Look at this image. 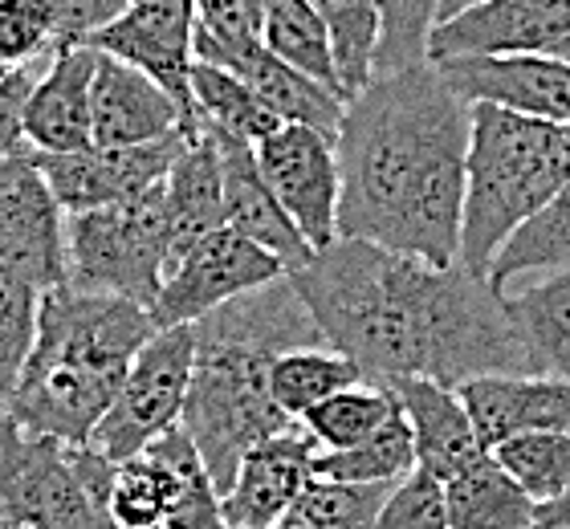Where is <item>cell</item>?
I'll return each mask as SVG.
<instances>
[{
  "label": "cell",
  "mask_w": 570,
  "mask_h": 529,
  "mask_svg": "<svg viewBox=\"0 0 570 529\" xmlns=\"http://www.w3.org/2000/svg\"><path fill=\"white\" fill-rule=\"evenodd\" d=\"M285 277L326 346L346 354L363 383L436 379L461 388L476 375H525L505 290L464 265H432L371 241L334 236Z\"/></svg>",
  "instance_id": "cell-1"
},
{
  "label": "cell",
  "mask_w": 570,
  "mask_h": 529,
  "mask_svg": "<svg viewBox=\"0 0 570 529\" xmlns=\"http://www.w3.org/2000/svg\"><path fill=\"white\" fill-rule=\"evenodd\" d=\"M469 151V102L432 61L375 74L334 135L338 236L456 265Z\"/></svg>",
  "instance_id": "cell-2"
},
{
  "label": "cell",
  "mask_w": 570,
  "mask_h": 529,
  "mask_svg": "<svg viewBox=\"0 0 570 529\" xmlns=\"http://www.w3.org/2000/svg\"><path fill=\"white\" fill-rule=\"evenodd\" d=\"M188 326L191 383L179 428L196 444L216 493H225L253 444L297 423L269 395L274 359L297 346H326V339L289 277L237 294Z\"/></svg>",
  "instance_id": "cell-3"
},
{
  "label": "cell",
  "mask_w": 570,
  "mask_h": 529,
  "mask_svg": "<svg viewBox=\"0 0 570 529\" xmlns=\"http://www.w3.org/2000/svg\"><path fill=\"white\" fill-rule=\"evenodd\" d=\"M155 317L139 302L49 285L37 302L33 351L12 383L4 412L17 428L66 448L90 444L127 366L155 334Z\"/></svg>",
  "instance_id": "cell-4"
},
{
  "label": "cell",
  "mask_w": 570,
  "mask_h": 529,
  "mask_svg": "<svg viewBox=\"0 0 570 529\" xmlns=\"http://www.w3.org/2000/svg\"><path fill=\"white\" fill-rule=\"evenodd\" d=\"M570 179V127L469 102L456 265L485 277L501 241Z\"/></svg>",
  "instance_id": "cell-5"
},
{
  "label": "cell",
  "mask_w": 570,
  "mask_h": 529,
  "mask_svg": "<svg viewBox=\"0 0 570 529\" xmlns=\"http://www.w3.org/2000/svg\"><path fill=\"white\" fill-rule=\"evenodd\" d=\"M167 273L164 184L131 200L66 216V285L151 310Z\"/></svg>",
  "instance_id": "cell-6"
},
{
  "label": "cell",
  "mask_w": 570,
  "mask_h": 529,
  "mask_svg": "<svg viewBox=\"0 0 570 529\" xmlns=\"http://www.w3.org/2000/svg\"><path fill=\"white\" fill-rule=\"evenodd\" d=\"M191 383V326H159L127 366L90 448L107 460H131L155 435L176 428Z\"/></svg>",
  "instance_id": "cell-7"
},
{
  "label": "cell",
  "mask_w": 570,
  "mask_h": 529,
  "mask_svg": "<svg viewBox=\"0 0 570 529\" xmlns=\"http://www.w3.org/2000/svg\"><path fill=\"white\" fill-rule=\"evenodd\" d=\"M285 277V265L269 248L253 245L233 228H216L188 245L164 273V285L151 302L155 326H188L208 310L225 306L237 294Z\"/></svg>",
  "instance_id": "cell-8"
},
{
  "label": "cell",
  "mask_w": 570,
  "mask_h": 529,
  "mask_svg": "<svg viewBox=\"0 0 570 529\" xmlns=\"http://www.w3.org/2000/svg\"><path fill=\"white\" fill-rule=\"evenodd\" d=\"M262 179L274 200L318 253L338 236V159L334 139L302 123H282L274 135L253 143Z\"/></svg>",
  "instance_id": "cell-9"
},
{
  "label": "cell",
  "mask_w": 570,
  "mask_h": 529,
  "mask_svg": "<svg viewBox=\"0 0 570 529\" xmlns=\"http://www.w3.org/2000/svg\"><path fill=\"white\" fill-rule=\"evenodd\" d=\"M188 139L191 135L176 130V135H164V139L135 143V147L86 143L78 151H37V167H41L58 208L70 216V212H90L102 208V204L131 200L139 192L164 184L167 167L176 164V155L188 147Z\"/></svg>",
  "instance_id": "cell-10"
},
{
  "label": "cell",
  "mask_w": 570,
  "mask_h": 529,
  "mask_svg": "<svg viewBox=\"0 0 570 529\" xmlns=\"http://www.w3.org/2000/svg\"><path fill=\"white\" fill-rule=\"evenodd\" d=\"M0 265L29 277L37 290L66 282V212L29 143L0 159Z\"/></svg>",
  "instance_id": "cell-11"
},
{
  "label": "cell",
  "mask_w": 570,
  "mask_h": 529,
  "mask_svg": "<svg viewBox=\"0 0 570 529\" xmlns=\"http://www.w3.org/2000/svg\"><path fill=\"white\" fill-rule=\"evenodd\" d=\"M191 33H196V4L191 0H127L122 12L98 33L86 37L90 49H102L110 58L127 61L135 70L164 86L176 98L184 130L196 135V110H191Z\"/></svg>",
  "instance_id": "cell-12"
},
{
  "label": "cell",
  "mask_w": 570,
  "mask_h": 529,
  "mask_svg": "<svg viewBox=\"0 0 570 529\" xmlns=\"http://www.w3.org/2000/svg\"><path fill=\"white\" fill-rule=\"evenodd\" d=\"M432 66L461 102L570 127V61L559 53H461Z\"/></svg>",
  "instance_id": "cell-13"
},
{
  "label": "cell",
  "mask_w": 570,
  "mask_h": 529,
  "mask_svg": "<svg viewBox=\"0 0 570 529\" xmlns=\"http://www.w3.org/2000/svg\"><path fill=\"white\" fill-rule=\"evenodd\" d=\"M570 37V0H473L432 25L428 61L461 53H550Z\"/></svg>",
  "instance_id": "cell-14"
},
{
  "label": "cell",
  "mask_w": 570,
  "mask_h": 529,
  "mask_svg": "<svg viewBox=\"0 0 570 529\" xmlns=\"http://www.w3.org/2000/svg\"><path fill=\"white\" fill-rule=\"evenodd\" d=\"M314 440L302 432V423L253 444L240 457L233 484L220 493V518L228 529H274V521L294 506L309 484V460Z\"/></svg>",
  "instance_id": "cell-15"
},
{
  "label": "cell",
  "mask_w": 570,
  "mask_h": 529,
  "mask_svg": "<svg viewBox=\"0 0 570 529\" xmlns=\"http://www.w3.org/2000/svg\"><path fill=\"white\" fill-rule=\"evenodd\" d=\"M184 130L176 98L127 61L95 49L90 78V143L102 147H135ZM188 135V130H184Z\"/></svg>",
  "instance_id": "cell-16"
},
{
  "label": "cell",
  "mask_w": 570,
  "mask_h": 529,
  "mask_svg": "<svg viewBox=\"0 0 570 529\" xmlns=\"http://www.w3.org/2000/svg\"><path fill=\"white\" fill-rule=\"evenodd\" d=\"M216 147V164H220V196H225V224L233 233L249 236L253 245L269 248L277 261L285 265V273L306 265L314 257V248L306 245V236L297 233L294 221L282 212V204L274 200L269 184L262 179L253 143L233 139L225 130L200 127Z\"/></svg>",
  "instance_id": "cell-17"
},
{
  "label": "cell",
  "mask_w": 570,
  "mask_h": 529,
  "mask_svg": "<svg viewBox=\"0 0 570 529\" xmlns=\"http://www.w3.org/2000/svg\"><path fill=\"white\" fill-rule=\"evenodd\" d=\"M456 391L481 448H493L518 432H570V379L476 375L464 379Z\"/></svg>",
  "instance_id": "cell-18"
},
{
  "label": "cell",
  "mask_w": 570,
  "mask_h": 529,
  "mask_svg": "<svg viewBox=\"0 0 570 529\" xmlns=\"http://www.w3.org/2000/svg\"><path fill=\"white\" fill-rule=\"evenodd\" d=\"M49 70L33 78L24 98V143L33 151L58 155L78 151L90 143V78H95V49L66 46L49 53Z\"/></svg>",
  "instance_id": "cell-19"
},
{
  "label": "cell",
  "mask_w": 570,
  "mask_h": 529,
  "mask_svg": "<svg viewBox=\"0 0 570 529\" xmlns=\"http://www.w3.org/2000/svg\"><path fill=\"white\" fill-rule=\"evenodd\" d=\"M387 391L395 395L407 428H412L416 469H424L428 477L449 481L452 472L485 452L456 388H444L436 379H395L387 383Z\"/></svg>",
  "instance_id": "cell-20"
},
{
  "label": "cell",
  "mask_w": 570,
  "mask_h": 529,
  "mask_svg": "<svg viewBox=\"0 0 570 529\" xmlns=\"http://www.w3.org/2000/svg\"><path fill=\"white\" fill-rule=\"evenodd\" d=\"M164 212H167V265L196 245L200 236L225 228V196H220V164L208 135H191L188 147L164 176Z\"/></svg>",
  "instance_id": "cell-21"
},
{
  "label": "cell",
  "mask_w": 570,
  "mask_h": 529,
  "mask_svg": "<svg viewBox=\"0 0 570 529\" xmlns=\"http://www.w3.org/2000/svg\"><path fill=\"white\" fill-rule=\"evenodd\" d=\"M225 70H233L237 78L249 82V90L262 98L269 110H274L282 123H302V127L322 130L326 139L338 135V123H343V98L331 95L322 82L306 78L302 70L285 66L282 58H274L269 49L257 41L245 53L228 61Z\"/></svg>",
  "instance_id": "cell-22"
},
{
  "label": "cell",
  "mask_w": 570,
  "mask_h": 529,
  "mask_svg": "<svg viewBox=\"0 0 570 529\" xmlns=\"http://www.w3.org/2000/svg\"><path fill=\"white\" fill-rule=\"evenodd\" d=\"M505 314L522 342L525 375L570 379V270L505 294Z\"/></svg>",
  "instance_id": "cell-23"
},
{
  "label": "cell",
  "mask_w": 570,
  "mask_h": 529,
  "mask_svg": "<svg viewBox=\"0 0 570 529\" xmlns=\"http://www.w3.org/2000/svg\"><path fill=\"white\" fill-rule=\"evenodd\" d=\"M449 529H530L534 526V501L510 481L493 452L473 457L456 469L449 481H440Z\"/></svg>",
  "instance_id": "cell-24"
},
{
  "label": "cell",
  "mask_w": 570,
  "mask_h": 529,
  "mask_svg": "<svg viewBox=\"0 0 570 529\" xmlns=\"http://www.w3.org/2000/svg\"><path fill=\"white\" fill-rule=\"evenodd\" d=\"M412 469H416V444L400 403L367 440L351 448H314V460H309L314 477L346 484H395Z\"/></svg>",
  "instance_id": "cell-25"
},
{
  "label": "cell",
  "mask_w": 570,
  "mask_h": 529,
  "mask_svg": "<svg viewBox=\"0 0 570 529\" xmlns=\"http://www.w3.org/2000/svg\"><path fill=\"white\" fill-rule=\"evenodd\" d=\"M191 110H196V127H213L225 130L233 139L245 143H262L265 135H274L282 127V118L253 95L249 82L237 78L225 66H213V61H191Z\"/></svg>",
  "instance_id": "cell-26"
},
{
  "label": "cell",
  "mask_w": 570,
  "mask_h": 529,
  "mask_svg": "<svg viewBox=\"0 0 570 529\" xmlns=\"http://www.w3.org/2000/svg\"><path fill=\"white\" fill-rule=\"evenodd\" d=\"M331 41L334 86L343 106L375 78V46H380V9L375 0H314Z\"/></svg>",
  "instance_id": "cell-27"
},
{
  "label": "cell",
  "mask_w": 570,
  "mask_h": 529,
  "mask_svg": "<svg viewBox=\"0 0 570 529\" xmlns=\"http://www.w3.org/2000/svg\"><path fill=\"white\" fill-rule=\"evenodd\" d=\"M262 46L282 58L285 66L302 70L306 78L322 82L331 95H338L334 86V61H331V41L322 29V17L314 9V0H265L262 4Z\"/></svg>",
  "instance_id": "cell-28"
},
{
  "label": "cell",
  "mask_w": 570,
  "mask_h": 529,
  "mask_svg": "<svg viewBox=\"0 0 570 529\" xmlns=\"http://www.w3.org/2000/svg\"><path fill=\"white\" fill-rule=\"evenodd\" d=\"M351 383H363L358 366L331 346H297V351L277 354L269 366V395L289 420H297L314 403L351 388Z\"/></svg>",
  "instance_id": "cell-29"
},
{
  "label": "cell",
  "mask_w": 570,
  "mask_h": 529,
  "mask_svg": "<svg viewBox=\"0 0 570 529\" xmlns=\"http://www.w3.org/2000/svg\"><path fill=\"white\" fill-rule=\"evenodd\" d=\"M395 412V395L380 383H351V388L334 391L309 412L297 415L302 432L318 448H351L367 440L387 415Z\"/></svg>",
  "instance_id": "cell-30"
},
{
  "label": "cell",
  "mask_w": 570,
  "mask_h": 529,
  "mask_svg": "<svg viewBox=\"0 0 570 529\" xmlns=\"http://www.w3.org/2000/svg\"><path fill=\"white\" fill-rule=\"evenodd\" d=\"M489 452L534 506L559 497L570 484V432H518Z\"/></svg>",
  "instance_id": "cell-31"
},
{
  "label": "cell",
  "mask_w": 570,
  "mask_h": 529,
  "mask_svg": "<svg viewBox=\"0 0 570 529\" xmlns=\"http://www.w3.org/2000/svg\"><path fill=\"white\" fill-rule=\"evenodd\" d=\"M387 489L392 484H346L309 477L302 497L289 506V518L297 521V529H371Z\"/></svg>",
  "instance_id": "cell-32"
},
{
  "label": "cell",
  "mask_w": 570,
  "mask_h": 529,
  "mask_svg": "<svg viewBox=\"0 0 570 529\" xmlns=\"http://www.w3.org/2000/svg\"><path fill=\"white\" fill-rule=\"evenodd\" d=\"M37 302H41V290L29 277L12 273L9 265H0V408L9 403L12 383L33 351Z\"/></svg>",
  "instance_id": "cell-33"
},
{
  "label": "cell",
  "mask_w": 570,
  "mask_h": 529,
  "mask_svg": "<svg viewBox=\"0 0 570 529\" xmlns=\"http://www.w3.org/2000/svg\"><path fill=\"white\" fill-rule=\"evenodd\" d=\"M375 9H380L375 74L428 61V33L440 17V0H375Z\"/></svg>",
  "instance_id": "cell-34"
},
{
  "label": "cell",
  "mask_w": 570,
  "mask_h": 529,
  "mask_svg": "<svg viewBox=\"0 0 570 529\" xmlns=\"http://www.w3.org/2000/svg\"><path fill=\"white\" fill-rule=\"evenodd\" d=\"M371 529H449L440 481L428 477L424 469H412L404 481H395L387 489Z\"/></svg>",
  "instance_id": "cell-35"
},
{
  "label": "cell",
  "mask_w": 570,
  "mask_h": 529,
  "mask_svg": "<svg viewBox=\"0 0 570 529\" xmlns=\"http://www.w3.org/2000/svg\"><path fill=\"white\" fill-rule=\"evenodd\" d=\"M53 53V17L46 0H0V61L29 66Z\"/></svg>",
  "instance_id": "cell-36"
},
{
  "label": "cell",
  "mask_w": 570,
  "mask_h": 529,
  "mask_svg": "<svg viewBox=\"0 0 570 529\" xmlns=\"http://www.w3.org/2000/svg\"><path fill=\"white\" fill-rule=\"evenodd\" d=\"M53 17V53L66 46H86V37L98 33L122 12L127 0H46Z\"/></svg>",
  "instance_id": "cell-37"
},
{
  "label": "cell",
  "mask_w": 570,
  "mask_h": 529,
  "mask_svg": "<svg viewBox=\"0 0 570 529\" xmlns=\"http://www.w3.org/2000/svg\"><path fill=\"white\" fill-rule=\"evenodd\" d=\"M33 86V70L29 66H9L0 74V159L24 147V98Z\"/></svg>",
  "instance_id": "cell-38"
},
{
  "label": "cell",
  "mask_w": 570,
  "mask_h": 529,
  "mask_svg": "<svg viewBox=\"0 0 570 529\" xmlns=\"http://www.w3.org/2000/svg\"><path fill=\"white\" fill-rule=\"evenodd\" d=\"M530 529H570V484L559 497H550V501L534 506V526Z\"/></svg>",
  "instance_id": "cell-39"
},
{
  "label": "cell",
  "mask_w": 570,
  "mask_h": 529,
  "mask_svg": "<svg viewBox=\"0 0 570 529\" xmlns=\"http://www.w3.org/2000/svg\"><path fill=\"white\" fill-rule=\"evenodd\" d=\"M464 4H473V0H440V17H436V21H444V17H452V12H461Z\"/></svg>",
  "instance_id": "cell-40"
},
{
  "label": "cell",
  "mask_w": 570,
  "mask_h": 529,
  "mask_svg": "<svg viewBox=\"0 0 570 529\" xmlns=\"http://www.w3.org/2000/svg\"><path fill=\"white\" fill-rule=\"evenodd\" d=\"M0 529H21V526H17V521L9 518V513H4V506H0Z\"/></svg>",
  "instance_id": "cell-41"
},
{
  "label": "cell",
  "mask_w": 570,
  "mask_h": 529,
  "mask_svg": "<svg viewBox=\"0 0 570 529\" xmlns=\"http://www.w3.org/2000/svg\"><path fill=\"white\" fill-rule=\"evenodd\" d=\"M550 53H559V58H562V53H570V37H567V41H559V46L550 49Z\"/></svg>",
  "instance_id": "cell-42"
},
{
  "label": "cell",
  "mask_w": 570,
  "mask_h": 529,
  "mask_svg": "<svg viewBox=\"0 0 570 529\" xmlns=\"http://www.w3.org/2000/svg\"><path fill=\"white\" fill-rule=\"evenodd\" d=\"M102 529H115V526H102ZM151 529H164V526H151Z\"/></svg>",
  "instance_id": "cell-43"
},
{
  "label": "cell",
  "mask_w": 570,
  "mask_h": 529,
  "mask_svg": "<svg viewBox=\"0 0 570 529\" xmlns=\"http://www.w3.org/2000/svg\"><path fill=\"white\" fill-rule=\"evenodd\" d=\"M4 70H9V66H4V61H0V74H4Z\"/></svg>",
  "instance_id": "cell-44"
}]
</instances>
